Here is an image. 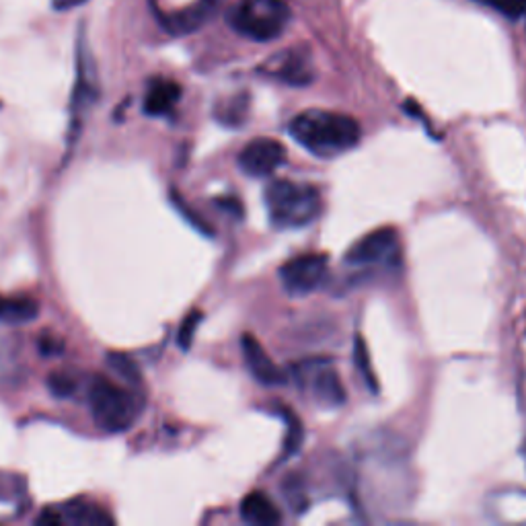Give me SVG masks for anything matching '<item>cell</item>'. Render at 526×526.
<instances>
[{
    "instance_id": "cell-10",
    "label": "cell",
    "mask_w": 526,
    "mask_h": 526,
    "mask_svg": "<svg viewBox=\"0 0 526 526\" xmlns=\"http://www.w3.org/2000/svg\"><path fill=\"white\" fill-rule=\"evenodd\" d=\"M270 70V77L280 79L288 85H309L313 81V66H311V58L305 50H288L280 56H276L274 60H270L268 64Z\"/></svg>"
},
{
    "instance_id": "cell-12",
    "label": "cell",
    "mask_w": 526,
    "mask_h": 526,
    "mask_svg": "<svg viewBox=\"0 0 526 526\" xmlns=\"http://www.w3.org/2000/svg\"><path fill=\"white\" fill-rule=\"evenodd\" d=\"M181 99V87L169 79H157L150 83L144 97V114L159 118L167 116Z\"/></svg>"
},
{
    "instance_id": "cell-15",
    "label": "cell",
    "mask_w": 526,
    "mask_h": 526,
    "mask_svg": "<svg viewBox=\"0 0 526 526\" xmlns=\"http://www.w3.org/2000/svg\"><path fill=\"white\" fill-rule=\"evenodd\" d=\"M40 313V305L31 296H3L0 294V321L9 325L29 323Z\"/></svg>"
},
{
    "instance_id": "cell-18",
    "label": "cell",
    "mask_w": 526,
    "mask_h": 526,
    "mask_svg": "<svg viewBox=\"0 0 526 526\" xmlns=\"http://www.w3.org/2000/svg\"><path fill=\"white\" fill-rule=\"evenodd\" d=\"M483 3L510 19H518L526 13V0H483Z\"/></svg>"
},
{
    "instance_id": "cell-3",
    "label": "cell",
    "mask_w": 526,
    "mask_h": 526,
    "mask_svg": "<svg viewBox=\"0 0 526 526\" xmlns=\"http://www.w3.org/2000/svg\"><path fill=\"white\" fill-rule=\"evenodd\" d=\"M87 399L97 426L111 434L132 428L140 413L134 395L107 377H93Z\"/></svg>"
},
{
    "instance_id": "cell-1",
    "label": "cell",
    "mask_w": 526,
    "mask_h": 526,
    "mask_svg": "<svg viewBox=\"0 0 526 526\" xmlns=\"http://www.w3.org/2000/svg\"><path fill=\"white\" fill-rule=\"evenodd\" d=\"M290 136L309 153L331 159L352 150L360 140V124L344 114L309 109L298 114L290 126Z\"/></svg>"
},
{
    "instance_id": "cell-20",
    "label": "cell",
    "mask_w": 526,
    "mask_h": 526,
    "mask_svg": "<svg viewBox=\"0 0 526 526\" xmlns=\"http://www.w3.org/2000/svg\"><path fill=\"white\" fill-rule=\"evenodd\" d=\"M109 360H111V366L118 368V372L122 374V377H126V381H130V383H132V381H134V383L140 381V374H138L136 366H134L128 358H124V356H120V354H111Z\"/></svg>"
},
{
    "instance_id": "cell-23",
    "label": "cell",
    "mask_w": 526,
    "mask_h": 526,
    "mask_svg": "<svg viewBox=\"0 0 526 526\" xmlns=\"http://www.w3.org/2000/svg\"><path fill=\"white\" fill-rule=\"evenodd\" d=\"M87 0H52V7L56 11H70L74 7H81Z\"/></svg>"
},
{
    "instance_id": "cell-19",
    "label": "cell",
    "mask_w": 526,
    "mask_h": 526,
    "mask_svg": "<svg viewBox=\"0 0 526 526\" xmlns=\"http://www.w3.org/2000/svg\"><path fill=\"white\" fill-rule=\"evenodd\" d=\"M48 387L52 389V393L56 397H70L74 393V389H77L72 377H68L66 372H54L52 377L48 379Z\"/></svg>"
},
{
    "instance_id": "cell-5",
    "label": "cell",
    "mask_w": 526,
    "mask_h": 526,
    "mask_svg": "<svg viewBox=\"0 0 526 526\" xmlns=\"http://www.w3.org/2000/svg\"><path fill=\"white\" fill-rule=\"evenodd\" d=\"M401 259V245L395 229H379L356 241L346 253V263L358 268L395 266Z\"/></svg>"
},
{
    "instance_id": "cell-6",
    "label": "cell",
    "mask_w": 526,
    "mask_h": 526,
    "mask_svg": "<svg viewBox=\"0 0 526 526\" xmlns=\"http://www.w3.org/2000/svg\"><path fill=\"white\" fill-rule=\"evenodd\" d=\"M329 259L323 253H305L286 261L280 270V280L286 292L303 296L317 290L327 278Z\"/></svg>"
},
{
    "instance_id": "cell-22",
    "label": "cell",
    "mask_w": 526,
    "mask_h": 526,
    "mask_svg": "<svg viewBox=\"0 0 526 526\" xmlns=\"http://www.w3.org/2000/svg\"><path fill=\"white\" fill-rule=\"evenodd\" d=\"M245 105H247V101L245 99H233V107H229V109H222V114L218 116L222 122H227V124H239L241 122V114H243V111H245Z\"/></svg>"
},
{
    "instance_id": "cell-4",
    "label": "cell",
    "mask_w": 526,
    "mask_h": 526,
    "mask_svg": "<svg viewBox=\"0 0 526 526\" xmlns=\"http://www.w3.org/2000/svg\"><path fill=\"white\" fill-rule=\"evenodd\" d=\"M290 21L284 0H241L229 13L231 27L253 42H272Z\"/></svg>"
},
{
    "instance_id": "cell-2",
    "label": "cell",
    "mask_w": 526,
    "mask_h": 526,
    "mask_svg": "<svg viewBox=\"0 0 526 526\" xmlns=\"http://www.w3.org/2000/svg\"><path fill=\"white\" fill-rule=\"evenodd\" d=\"M266 206L274 227L303 229L323 210V198L315 185L280 179L266 187Z\"/></svg>"
},
{
    "instance_id": "cell-7",
    "label": "cell",
    "mask_w": 526,
    "mask_h": 526,
    "mask_svg": "<svg viewBox=\"0 0 526 526\" xmlns=\"http://www.w3.org/2000/svg\"><path fill=\"white\" fill-rule=\"evenodd\" d=\"M286 161V148L274 138H255L245 144L239 155V167L245 175L266 179L272 177Z\"/></svg>"
},
{
    "instance_id": "cell-17",
    "label": "cell",
    "mask_w": 526,
    "mask_h": 526,
    "mask_svg": "<svg viewBox=\"0 0 526 526\" xmlns=\"http://www.w3.org/2000/svg\"><path fill=\"white\" fill-rule=\"evenodd\" d=\"M202 321V313L200 311H192V315H187L185 321L181 323V329H179V346L183 350H187L192 346L194 342V335H196V329Z\"/></svg>"
},
{
    "instance_id": "cell-21",
    "label": "cell",
    "mask_w": 526,
    "mask_h": 526,
    "mask_svg": "<svg viewBox=\"0 0 526 526\" xmlns=\"http://www.w3.org/2000/svg\"><path fill=\"white\" fill-rule=\"evenodd\" d=\"M356 360H358V366L362 368V374H364L368 387H372L374 391H377V383H374V374L368 368V354H366V348H364L362 340H358V346H356Z\"/></svg>"
},
{
    "instance_id": "cell-9",
    "label": "cell",
    "mask_w": 526,
    "mask_h": 526,
    "mask_svg": "<svg viewBox=\"0 0 526 526\" xmlns=\"http://www.w3.org/2000/svg\"><path fill=\"white\" fill-rule=\"evenodd\" d=\"M97 97V72L87 40L81 35L77 46V85L72 93V120L81 118Z\"/></svg>"
},
{
    "instance_id": "cell-16",
    "label": "cell",
    "mask_w": 526,
    "mask_h": 526,
    "mask_svg": "<svg viewBox=\"0 0 526 526\" xmlns=\"http://www.w3.org/2000/svg\"><path fill=\"white\" fill-rule=\"evenodd\" d=\"M60 514V522H68V524H111L114 518H111L105 510H101L95 504L89 502H74L68 504L64 510H58Z\"/></svg>"
},
{
    "instance_id": "cell-14",
    "label": "cell",
    "mask_w": 526,
    "mask_h": 526,
    "mask_svg": "<svg viewBox=\"0 0 526 526\" xmlns=\"http://www.w3.org/2000/svg\"><path fill=\"white\" fill-rule=\"evenodd\" d=\"M241 516L245 522L257 526H272L282 520L276 504L263 492H251L241 502Z\"/></svg>"
},
{
    "instance_id": "cell-11",
    "label": "cell",
    "mask_w": 526,
    "mask_h": 526,
    "mask_svg": "<svg viewBox=\"0 0 526 526\" xmlns=\"http://www.w3.org/2000/svg\"><path fill=\"white\" fill-rule=\"evenodd\" d=\"M243 356H245L247 368L253 374L255 381H259L261 385H268V387L284 385V381H286L284 372L268 356V352L263 350V346L255 340V337H251V335L243 337Z\"/></svg>"
},
{
    "instance_id": "cell-24",
    "label": "cell",
    "mask_w": 526,
    "mask_h": 526,
    "mask_svg": "<svg viewBox=\"0 0 526 526\" xmlns=\"http://www.w3.org/2000/svg\"><path fill=\"white\" fill-rule=\"evenodd\" d=\"M220 206H222V208H227V210H233L235 216H241V208H239V204H237L235 200H222Z\"/></svg>"
},
{
    "instance_id": "cell-13",
    "label": "cell",
    "mask_w": 526,
    "mask_h": 526,
    "mask_svg": "<svg viewBox=\"0 0 526 526\" xmlns=\"http://www.w3.org/2000/svg\"><path fill=\"white\" fill-rule=\"evenodd\" d=\"M216 3H212V0H202L200 5L196 7H190L185 11H179V13H171V15H165L161 21H163V27L173 33V35H187L192 33L196 29H200L204 25V21L208 19L210 11L214 9Z\"/></svg>"
},
{
    "instance_id": "cell-8",
    "label": "cell",
    "mask_w": 526,
    "mask_h": 526,
    "mask_svg": "<svg viewBox=\"0 0 526 526\" xmlns=\"http://www.w3.org/2000/svg\"><path fill=\"white\" fill-rule=\"evenodd\" d=\"M298 381H307L313 397L327 407L342 405L346 399L344 385L340 381V374H337L331 366L327 364H303L298 370Z\"/></svg>"
}]
</instances>
